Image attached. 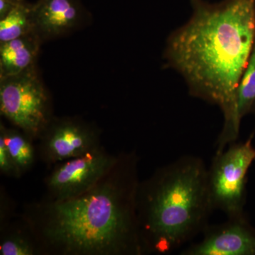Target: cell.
<instances>
[{
	"instance_id": "ba28073f",
	"label": "cell",
	"mask_w": 255,
	"mask_h": 255,
	"mask_svg": "<svg viewBox=\"0 0 255 255\" xmlns=\"http://www.w3.org/2000/svg\"><path fill=\"white\" fill-rule=\"evenodd\" d=\"M203 238L181 252L182 255H255V229L244 215L211 226Z\"/></svg>"
},
{
	"instance_id": "2e32d148",
	"label": "cell",
	"mask_w": 255,
	"mask_h": 255,
	"mask_svg": "<svg viewBox=\"0 0 255 255\" xmlns=\"http://www.w3.org/2000/svg\"><path fill=\"white\" fill-rule=\"evenodd\" d=\"M18 2L14 0H0V20L6 17Z\"/></svg>"
},
{
	"instance_id": "9c48e42d",
	"label": "cell",
	"mask_w": 255,
	"mask_h": 255,
	"mask_svg": "<svg viewBox=\"0 0 255 255\" xmlns=\"http://www.w3.org/2000/svg\"><path fill=\"white\" fill-rule=\"evenodd\" d=\"M31 16L33 33L41 43L67 36L90 19L81 0H38Z\"/></svg>"
},
{
	"instance_id": "30bf717a",
	"label": "cell",
	"mask_w": 255,
	"mask_h": 255,
	"mask_svg": "<svg viewBox=\"0 0 255 255\" xmlns=\"http://www.w3.org/2000/svg\"><path fill=\"white\" fill-rule=\"evenodd\" d=\"M41 43L33 33L0 43V79L17 75L36 65Z\"/></svg>"
},
{
	"instance_id": "9a60e30c",
	"label": "cell",
	"mask_w": 255,
	"mask_h": 255,
	"mask_svg": "<svg viewBox=\"0 0 255 255\" xmlns=\"http://www.w3.org/2000/svg\"><path fill=\"white\" fill-rule=\"evenodd\" d=\"M0 171L1 174L7 177L20 178L10 157L4 135L1 132H0Z\"/></svg>"
},
{
	"instance_id": "7a4b0ae2",
	"label": "cell",
	"mask_w": 255,
	"mask_h": 255,
	"mask_svg": "<svg viewBox=\"0 0 255 255\" xmlns=\"http://www.w3.org/2000/svg\"><path fill=\"white\" fill-rule=\"evenodd\" d=\"M135 152L119 154L105 177L73 199H43L23 209L41 255H144L137 214L140 181Z\"/></svg>"
},
{
	"instance_id": "7c38bea8",
	"label": "cell",
	"mask_w": 255,
	"mask_h": 255,
	"mask_svg": "<svg viewBox=\"0 0 255 255\" xmlns=\"http://www.w3.org/2000/svg\"><path fill=\"white\" fill-rule=\"evenodd\" d=\"M10 157L19 177L33 167L36 160V150L31 140L18 128H9L0 124Z\"/></svg>"
},
{
	"instance_id": "4fadbf2b",
	"label": "cell",
	"mask_w": 255,
	"mask_h": 255,
	"mask_svg": "<svg viewBox=\"0 0 255 255\" xmlns=\"http://www.w3.org/2000/svg\"><path fill=\"white\" fill-rule=\"evenodd\" d=\"M32 4L20 1L7 16L0 20V43L16 39L33 33Z\"/></svg>"
},
{
	"instance_id": "3957f363",
	"label": "cell",
	"mask_w": 255,
	"mask_h": 255,
	"mask_svg": "<svg viewBox=\"0 0 255 255\" xmlns=\"http://www.w3.org/2000/svg\"><path fill=\"white\" fill-rule=\"evenodd\" d=\"M204 160L184 155L139 184L137 214L144 255H169L202 234L214 210Z\"/></svg>"
},
{
	"instance_id": "e0dca14e",
	"label": "cell",
	"mask_w": 255,
	"mask_h": 255,
	"mask_svg": "<svg viewBox=\"0 0 255 255\" xmlns=\"http://www.w3.org/2000/svg\"><path fill=\"white\" fill-rule=\"evenodd\" d=\"M14 1H23V0H14Z\"/></svg>"
},
{
	"instance_id": "5bb4252c",
	"label": "cell",
	"mask_w": 255,
	"mask_h": 255,
	"mask_svg": "<svg viewBox=\"0 0 255 255\" xmlns=\"http://www.w3.org/2000/svg\"><path fill=\"white\" fill-rule=\"evenodd\" d=\"M255 106V43L246 70L243 72L236 92V116L243 119L253 112Z\"/></svg>"
},
{
	"instance_id": "ac0fdd59",
	"label": "cell",
	"mask_w": 255,
	"mask_h": 255,
	"mask_svg": "<svg viewBox=\"0 0 255 255\" xmlns=\"http://www.w3.org/2000/svg\"><path fill=\"white\" fill-rule=\"evenodd\" d=\"M253 112H254V113L255 114V106L254 110H253Z\"/></svg>"
},
{
	"instance_id": "8992f818",
	"label": "cell",
	"mask_w": 255,
	"mask_h": 255,
	"mask_svg": "<svg viewBox=\"0 0 255 255\" xmlns=\"http://www.w3.org/2000/svg\"><path fill=\"white\" fill-rule=\"evenodd\" d=\"M103 146L85 155L55 164L45 179L46 195L50 201L68 200L86 192L96 185L118 161Z\"/></svg>"
},
{
	"instance_id": "6da1fadb",
	"label": "cell",
	"mask_w": 255,
	"mask_h": 255,
	"mask_svg": "<svg viewBox=\"0 0 255 255\" xmlns=\"http://www.w3.org/2000/svg\"><path fill=\"white\" fill-rule=\"evenodd\" d=\"M191 14L167 39L164 58L193 97L217 106L223 126L216 152L237 140L236 92L255 43V0H190Z\"/></svg>"
},
{
	"instance_id": "8fae6325",
	"label": "cell",
	"mask_w": 255,
	"mask_h": 255,
	"mask_svg": "<svg viewBox=\"0 0 255 255\" xmlns=\"http://www.w3.org/2000/svg\"><path fill=\"white\" fill-rule=\"evenodd\" d=\"M14 224L9 221L1 224L0 255H41L33 233L21 217L19 224Z\"/></svg>"
},
{
	"instance_id": "277c9868",
	"label": "cell",
	"mask_w": 255,
	"mask_h": 255,
	"mask_svg": "<svg viewBox=\"0 0 255 255\" xmlns=\"http://www.w3.org/2000/svg\"><path fill=\"white\" fill-rule=\"evenodd\" d=\"M0 112L32 140H38L54 116L49 92L36 65L0 79Z\"/></svg>"
},
{
	"instance_id": "5b68a950",
	"label": "cell",
	"mask_w": 255,
	"mask_h": 255,
	"mask_svg": "<svg viewBox=\"0 0 255 255\" xmlns=\"http://www.w3.org/2000/svg\"><path fill=\"white\" fill-rule=\"evenodd\" d=\"M254 134L216 152L207 172V190L212 209L228 218L243 216L248 171L255 161Z\"/></svg>"
},
{
	"instance_id": "52a82bcc",
	"label": "cell",
	"mask_w": 255,
	"mask_h": 255,
	"mask_svg": "<svg viewBox=\"0 0 255 255\" xmlns=\"http://www.w3.org/2000/svg\"><path fill=\"white\" fill-rule=\"evenodd\" d=\"M100 130L77 117H53L42 132L39 155L43 162L54 166L85 155L102 145Z\"/></svg>"
}]
</instances>
